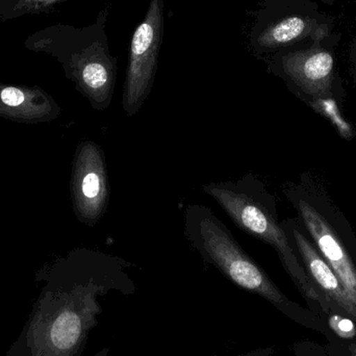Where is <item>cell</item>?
<instances>
[{"label":"cell","mask_w":356,"mask_h":356,"mask_svg":"<svg viewBox=\"0 0 356 356\" xmlns=\"http://www.w3.org/2000/svg\"><path fill=\"white\" fill-rule=\"evenodd\" d=\"M106 18L104 10L87 26L56 23L31 33L23 43L29 51L58 60L75 89L99 112L112 104L117 79V58L108 46Z\"/></svg>","instance_id":"obj_1"},{"label":"cell","mask_w":356,"mask_h":356,"mask_svg":"<svg viewBox=\"0 0 356 356\" xmlns=\"http://www.w3.org/2000/svg\"><path fill=\"white\" fill-rule=\"evenodd\" d=\"M202 190L241 230L276 251L286 273L305 297L319 299V292L280 224L275 197L263 180L247 175L236 180L203 184Z\"/></svg>","instance_id":"obj_2"},{"label":"cell","mask_w":356,"mask_h":356,"mask_svg":"<svg viewBox=\"0 0 356 356\" xmlns=\"http://www.w3.org/2000/svg\"><path fill=\"white\" fill-rule=\"evenodd\" d=\"M289 202L323 259L340 278L356 309V234L323 181L311 171L282 184Z\"/></svg>","instance_id":"obj_3"},{"label":"cell","mask_w":356,"mask_h":356,"mask_svg":"<svg viewBox=\"0 0 356 356\" xmlns=\"http://www.w3.org/2000/svg\"><path fill=\"white\" fill-rule=\"evenodd\" d=\"M184 236L203 261L216 268L226 280L266 299L284 313L294 311L292 301L242 248L227 226L209 207L197 203L186 207Z\"/></svg>","instance_id":"obj_4"},{"label":"cell","mask_w":356,"mask_h":356,"mask_svg":"<svg viewBox=\"0 0 356 356\" xmlns=\"http://www.w3.org/2000/svg\"><path fill=\"white\" fill-rule=\"evenodd\" d=\"M269 69L317 113L338 110L343 94L337 89L334 60L325 50H301L272 58Z\"/></svg>","instance_id":"obj_5"},{"label":"cell","mask_w":356,"mask_h":356,"mask_svg":"<svg viewBox=\"0 0 356 356\" xmlns=\"http://www.w3.org/2000/svg\"><path fill=\"white\" fill-rule=\"evenodd\" d=\"M163 37L164 0H150L129 48L122 97L123 110L129 118L138 114L154 87Z\"/></svg>","instance_id":"obj_6"},{"label":"cell","mask_w":356,"mask_h":356,"mask_svg":"<svg viewBox=\"0 0 356 356\" xmlns=\"http://www.w3.org/2000/svg\"><path fill=\"white\" fill-rule=\"evenodd\" d=\"M70 191L77 220L94 227L106 213L111 197L106 154L95 142L83 141L77 145Z\"/></svg>","instance_id":"obj_7"},{"label":"cell","mask_w":356,"mask_h":356,"mask_svg":"<svg viewBox=\"0 0 356 356\" xmlns=\"http://www.w3.org/2000/svg\"><path fill=\"white\" fill-rule=\"evenodd\" d=\"M280 224L318 292L323 293L326 298L334 301L356 318L355 305L349 298L342 282L330 264L320 254L298 218L282 220Z\"/></svg>","instance_id":"obj_8"},{"label":"cell","mask_w":356,"mask_h":356,"mask_svg":"<svg viewBox=\"0 0 356 356\" xmlns=\"http://www.w3.org/2000/svg\"><path fill=\"white\" fill-rule=\"evenodd\" d=\"M62 108L39 86H15L0 83V117L13 122L47 123L56 120Z\"/></svg>","instance_id":"obj_9"},{"label":"cell","mask_w":356,"mask_h":356,"mask_svg":"<svg viewBox=\"0 0 356 356\" xmlns=\"http://www.w3.org/2000/svg\"><path fill=\"white\" fill-rule=\"evenodd\" d=\"M313 24L300 16H288L270 23L257 22L251 31V47L257 54L280 49L311 35Z\"/></svg>","instance_id":"obj_10"},{"label":"cell","mask_w":356,"mask_h":356,"mask_svg":"<svg viewBox=\"0 0 356 356\" xmlns=\"http://www.w3.org/2000/svg\"><path fill=\"white\" fill-rule=\"evenodd\" d=\"M67 0H0V21L14 20L29 15L50 14Z\"/></svg>","instance_id":"obj_11"},{"label":"cell","mask_w":356,"mask_h":356,"mask_svg":"<svg viewBox=\"0 0 356 356\" xmlns=\"http://www.w3.org/2000/svg\"><path fill=\"white\" fill-rule=\"evenodd\" d=\"M330 327L343 339H351L356 334L355 324L350 319L334 315L330 320Z\"/></svg>","instance_id":"obj_12"},{"label":"cell","mask_w":356,"mask_h":356,"mask_svg":"<svg viewBox=\"0 0 356 356\" xmlns=\"http://www.w3.org/2000/svg\"><path fill=\"white\" fill-rule=\"evenodd\" d=\"M271 353V349H255V350L248 351V353H242L238 356H269Z\"/></svg>","instance_id":"obj_13"},{"label":"cell","mask_w":356,"mask_h":356,"mask_svg":"<svg viewBox=\"0 0 356 356\" xmlns=\"http://www.w3.org/2000/svg\"><path fill=\"white\" fill-rule=\"evenodd\" d=\"M355 83H356V64H355Z\"/></svg>","instance_id":"obj_14"}]
</instances>
